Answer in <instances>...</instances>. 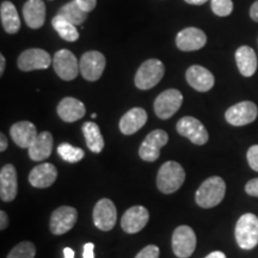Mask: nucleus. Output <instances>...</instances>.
Instances as JSON below:
<instances>
[{"label": "nucleus", "instance_id": "f257e3e1", "mask_svg": "<svg viewBox=\"0 0 258 258\" xmlns=\"http://www.w3.org/2000/svg\"><path fill=\"white\" fill-rule=\"evenodd\" d=\"M226 194L225 180L219 176L206 179L195 194L196 203L202 208H213L220 205Z\"/></svg>", "mask_w": 258, "mask_h": 258}, {"label": "nucleus", "instance_id": "f03ea898", "mask_svg": "<svg viewBox=\"0 0 258 258\" xmlns=\"http://www.w3.org/2000/svg\"><path fill=\"white\" fill-rule=\"evenodd\" d=\"M185 171L177 161H166L158 171L157 186L163 194H173L183 185Z\"/></svg>", "mask_w": 258, "mask_h": 258}, {"label": "nucleus", "instance_id": "7ed1b4c3", "mask_svg": "<svg viewBox=\"0 0 258 258\" xmlns=\"http://www.w3.org/2000/svg\"><path fill=\"white\" fill-rule=\"evenodd\" d=\"M235 240L240 249L251 250L258 244V218L252 213L241 215L235 225Z\"/></svg>", "mask_w": 258, "mask_h": 258}, {"label": "nucleus", "instance_id": "20e7f679", "mask_svg": "<svg viewBox=\"0 0 258 258\" xmlns=\"http://www.w3.org/2000/svg\"><path fill=\"white\" fill-rule=\"evenodd\" d=\"M165 73V66L158 59H150L139 67L135 74V86L140 90L154 88Z\"/></svg>", "mask_w": 258, "mask_h": 258}, {"label": "nucleus", "instance_id": "39448f33", "mask_svg": "<svg viewBox=\"0 0 258 258\" xmlns=\"http://www.w3.org/2000/svg\"><path fill=\"white\" fill-rule=\"evenodd\" d=\"M182 103V92L176 89L165 90L154 101V112L161 120H167L179 110Z\"/></svg>", "mask_w": 258, "mask_h": 258}, {"label": "nucleus", "instance_id": "423d86ee", "mask_svg": "<svg viewBox=\"0 0 258 258\" xmlns=\"http://www.w3.org/2000/svg\"><path fill=\"white\" fill-rule=\"evenodd\" d=\"M196 234L189 226H179L172 234V251L178 258H189L196 249Z\"/></svg>", "mask_w": 258, "mask_h": 258}, {"label": "nucleus", "instance_id": "0eeeda50", "mask_svg": "<svg viewBox=\"0 0 258 258\" xmlns=\"http://www.w3.org/2000/svg\"><path fill=\"white\" fill-rule=\"evenodd\" d=\"M169 141V135L163 129H156L145 138V140L139 148V156L145 161H156L160 156L161 147H164Z\"/></svg>", "mask_w": 258, "mask_h": 258}, {"label": "nucleus", "instance_id": "6e6552de", "mask_svg": "<svg viewBox=\"0 0 258 258\" xmlns=\"http://www.w3.org/2000/svg\"><path fill=\"white\" fill-rule=\"evenodd\" d=\"M53 66L57 76L62 80L70 82L77 78L80 72L79 62L72 51L69 49H61L56 51L53 59Z\"/></svg>", "mask_w": 258, "mask_h": 258}, {"label": "nucleus", "instance_id": "1a4fd4ad", "mask_svg": "<svg viewBox=\"0 0 258 258\" xmlns=\"http://www.w3.org/2000/svg\"><path fill=\"white\" fill-rule=\"evenodd\" d=\"M257 105L252 102L244 101L228 108L225 114V118L230 124L235 125V127H240V125L252 123L257 118Z\"/></svg>", "mask_w": 258, "mask_h": 258}, {"label": "nucleus", "instance_id": "9d476101", "mask_svg": "<svg viewBox=\"0 0 258 258\" xmlns=\"http://www.w3.org/2000/svg\"><path fill=\"white\" fill-rule=\"evenodd\" d=\"M176 129L182 137L188 138L192 144L199 145V146L205 145L209 139L208 132L205 128V125L201 123V121L191 117V116H184V117L180 118L177 122Z\"/></svg>", "mask_w": 258, "mask_h": 258}, {"label": "nucleus", "instance_id": "9b49d317", "mask_svg": "<svg viewBox=\"0 0 258 258\" xmlns=\"http://www.w3.org/2000/svg\"><path fill=\"white\" fill-rule=\"evenodd\" d=\"M105 56L97 50L86 51L79 62L80 73L89 82H96L101 78L105 69Z\"/></svg>", "mask_w": 258, "mask_h": 258}, {"label": "nucleus", "instance_id": "f8f14e48", "mask_svg": "<svg viewBox=\"0 0 258 258\" xmlns=\"http://www.w3.org/2000/svg\"><path fill=\"white\" fill-rule=\"evenodd\" d=\"M117 221V211L114 202L109 199H102L93 208V222L101 231H110Z\"/></svg>", "mask_w": 258, "mask_h": 258}, {"label": "nucleus", "instance_id": "ddd939ff", "mask_svg": "<svg viewBox=\"0 0 258 258\" xmlns=\"http://www.w3.org/2000/svg\"><path fill=\"white\" fill-rule=\"evenodd\" d=\"M78 219V212L76 208L62 206L56 208L50 217V231L53 234L61 235L72 230Z\"/></svg>", "mask_w": 258, "mask_h": 258}, {"label": "nucleus", "instance_id": "4468645a", "mask_svg": "<svg viewBox=\"0 0 258 258\" xmlns=\"http://www.w3.org/2000/svg\"><path fill=\"white\" fill-rule=\"evenodd\" d=\"M51 56L49 53L40 48H31V49L24 50L18 56L17 64L19 70L29 72L35 70H46L50 66Z\"/></svg>", "mask_w": 258, "mask_h": 258}, {"label": "nucleus", "instance_id": "2eb2a0df", "mask_svg": "<svg viewBox=\"0 0 258 258\" xmlns=\"http://www.w3.org/2000/svg\"><path fill=\"white\" fill-rule=\"evenodd\" d=\"M207 43V36L201 29L185 28L178 32L176 37V44L178 49L183 51H194L201 49Z\"/></svg>", "mask_w": 258, "mask_h": 258}, {"label": "nucleus", "instance_id": "dca6fc26", "mask_svg": "<svg viewBox=\"0 0 258 258\" xmlns=\"http://www.w3.org/2000/svg\"><path fill=\"white\" fill-rule=\"evenodd\" d=\"M150 220V213L143 206H134L125 211L121 219V226L127 233H138Z\"/></svg>", "mask_w": 258, "mask_h": 258}, {"label": "nucleus", "instance_id": "f3484780", "mask_svg": "<svg viewBox=\"0 0 258 258\" xmlns=\"http://www.w3.org/2000/svg\"><path fill=\"white\" fill-rule=\"evenodd\" d=\"M186 82L199 92H207L214 86V76L212 72L200 64L190 66L185 73Z\"/></svg>", "mask_w": 258, "mask_h": 258}, {"label": "nucleus", "instance_id": "a211bd4d", "mask_svg": "<svg viewBox=\"0 0 258 258\" xmlns=\"http://www.w3.org/2000/svg\"><path fill=\"white\" fill-rule=\"evenodd\" d=\"M17 171L12 164H6L0 171V198H2V201H14L17 196Z\"/></svg>", "mask_w": 258, "mask_h": 258}, {"label": "nucleus", "instance_id": "6ab92c4d", "mask_svg": "<svg viewBox=\"0 0 258 258\" xmlns=\"http://www.w3.org/2000/svg\"><path fill=\"white\" fill-rule=\"evenodd\" d=\"M57 178V170L53 164L43 163L35 166L29 175V182L35 188H48Z\"/></svg>", "mask_w": 258, "mask_h": 258}, {"label": "nucleus", "instance_id": "aec40b11", "mask_svg": "<svg viewBox=\"0 0 258 258\" xmlns=\"http://www.w3.org/2000/svg\"><path fill=\"white\" fill-rule=\"evenodd\" d=\"M12 140L21 148H29L36 140L37 131L34 123L29 121H21L12 125L10 129Z\"/></svg>", "mask_w": 258, "mask_h": 258}, {"label": "nucleus", "instance_id": "412c9836", "mask_svg": "<svg viewBox=\"0 0 258 258\" xmlns=\"http://www.w3.org/2000/svg\"><path fill=\"white\" fill-rule=\"evenodd\" d=\"M86 109L83 102L73 97H66L57 105V115L67 123H72L85 116Z\"/></svg>", "mask_w": 258, "mask_h": 258}, {"label": "nucleus", "instance_id": "4be33fe9", "mask_svg": "<svg viewBox=\"0 0 258 258\" xmlns=\"http://www.w3.org/2000/svg\"><path fill=\"white\" fill-rule=\"evenodd\" d=\"M147 122V112L143 108H133L125 112L120 120V131L124 135L137 133Z\"/></svg>", "mask_w": 258, "mask_h": 258}, {"label": "nucleus", "instance_id": "5701e85b", "mask_svg": "<svg viewBox=\"0 0 258 258\" xmlns=\"http://www.w3.org/2000/svg\"><path fill=\"white\" fill-rule=\"evenodd\" d=\"M23 16L29 28L40 29L46 21V5L42 0H28L23 6Z\"/></svg>", "mask_w": 258, "mask_h": 258}, {"label": "nucleus", "instance_id": "b1692460", "mask_svg": "<svg viewBox=\"0 0 258 258\" xmlns=\"http://www.w3.org/2000/svg\"><path fill=\"white\" fill-rule=\"evenodd\" d=\"M28 150L31 160L42 161L47 159L53 151V135L49 132H42Z\"/></svg>", "mask_w": 258, "mask_h": 258}, {"label": "nucleus", "instance_id": "393cba45", "mask_svg": "<svg viewBox=\"0 0 258 258\" xmlns=\"http://www.w3.org/2000/svg\"><path fill=\"white\" fill-rule=\"evenodd\" d=\"M235 61L241 76L252 77L257 71V56L252 48L241 46L235 51Z\"/></svg>", "mask_w": 258, "mask_h": 258}, {"label": "nucleus", "instance_id": "a878e982", "mask_svg": "<svg viewBox=\"0 0 258 258\" xmlns=\"http://www.w3.org/2000/svg\"><path fill=\"white\" fill-rule=\"evenodd\" d=\"M0 18H2L3 28L8 34H16L21 29V19H19L17 9L11 2L2 3Z\"/></svg>", "mask_w": 258, "mask_h": 258}, {"label": "nucleus", "instance_id": "bb28decb", "mask_svg": "<svg viewBox=\"0 0 258 258\" xmlns=\"http://www.w3.org/2000/svg\"><path fill=\"white\" fill-rule=\"evenodd\" d=\"M83 133L86 145L93 153H101L104 148V139L95 122H85L83 125Z\"/></svg>", "mask_w": 258, "mask_h": 258}, {"label": "nucleus", "instance_id": "cd10ccee", "mask_svg": "<svg viewBox=\"0 0 258 258\" xmlns=\"http://www.w3.org/2000/svg\"><path fill=\"white\" fill-rule=\"evenodd\" d=\"M51 25L59 34V36L64 41L74 42L79 38V32L77 30L76 25L71 23L70 21H67L66 18H63L62 16H55L53 21H51Z\"/></svg>", "mask_w": 258, "mask_h": 258}, {"label": "nucleus", "instance_id": "c85d7f7f", "mask_svg": "<svg viewBox=\"0 0 258 258\" xmlns=\"http://www.w3.org/2000/svg\"><path fill=\"white\" fill-rule=\"evenodd\" d=\"M62 16L63 18H66L67 21H70L71 23L77 25H82L84 22L88 18V12L84 11V10L78 5V3L76 0H72V2L64 4L62 8L60 9L59 14Z\"/></svg>", "mask_w": 258, "mask_h": 258}, {"label": "nucleus", "instance_id": "c756f323", "mask_svg": "<svg viewBox=\"0 0 258 258\" xmlns=\"http://www.w3.org/2000/svg\"><path fill=\"white\" fill-rule=\"evenodd\" d=\"M57 153L67 163H78L85 156L82 148L74 147L72 145L63 143L57 147Z\"/></svg>", "mask_w": 258, "mask_h": 258}, {"label": "nucleus", "instance_id": "7c9ffc66", "mask_svg": "<svg viewBox=\"0 0 258 258\" xmlns=\"http://www.w3.org/2000/svg\"><path fill=\"white\" fill-rule=\"evenodd\" d=\"M36 247L31 241H22L10 251L8 258H34Z\"/></svg>", "mask_w": 258, "mask_h": 258}, {"label": "nucleus", "instance_id": "2f4dec72", "mask_svg": "<svg viewBox=\"0 0 258 258\" xmlns=\"http://www.w3.org/2000/svg\"><path fill=\"white\" fill-rule=\"evenodd\" d=\"M212 10L219 17L230 16L233 11V3L232 0H211Z\"/></svg>", "mask_w": 258, "mask_h": 258}, {"label": "nucleus", "instance_id": "473e14b6", "mask_svg": "<svg viewBox=\"0 0 258 258\" xmlns=\"http://www.w3.org/2000/svg\"><path fill=\"white\" fill-rule=\"evenodd\" d=\"M159 247L156 245H148L139 252L135 258H159Z\"/></svg>", "mask_w": 258, "mask_h": 258}, {"label": "nucleus", "instance_id": "72a5a7b5", "mask_svg": "<svg viewBox=\"0 0 258 258\" xmlns=\"http://www.w3.org/2000/svg\"><path fill=\"white\" fill-rule=\"evenodd\" d=\"M246 157L251 169L258 172V145H253L249 148Z\"/></svg>", "mask_w": 258, "mask_h": 258}, {"label": "nucleus", "instance_id": "f704fd0d", "mask_svg": "<svg viewBox=\"0 0 258 258\" xmlns=\"http://www.w3.org/2000/svg\"><path fill=\"white\" fill-rule=\"evenodd\" d=\"M245 191H246L247 195L258 198V178L249 180V182L246 183V185H245Z\"/></svg>", "mask_w": 258, "mask_h": 258}, {"label": "nucleus", "instance_id": "c9c22d12", "mask_svg": "<svg viewBox=\"0 0 258 258\" xmlns=\"http://www.w3.org/2000/svg\"><path fill=\"white\" fill-rule=\"evenodd\" d=\"M76 2L78 3L80 8H82L84 11L88 12V14L91 12L97 5V0H76Z\"/></svg>", "mask_w": 258, "mask_h": 258}, {"label": "nucleus", "instance_id": "e433bc0d", "mask_svg": "<svg viewBox=\"0 0 258 258\" xmlns=\"http://www.w3.org/2000/svg\"><path fill=\"white\" fill-rule=\"evenodd\" d=\"M83 258H95V245L92 243H86L84 245Z\"/></svg>", "mask_w": 258, "mask_h": 258}, {"label": "nucleus", "instance_id": "4c0bfd02", "mask_svg": "<svg viewBox=\"0 0 258 258\" xmlns=\"http://www.w3.org/2000/svg\"><path fill=\"white\" fill-rule=\"evenodd\" d=\"M9 225V217L4 211L0 212V230H5Z\"/></svg>", "mask_w": 258, "mask_h": 258}, {"label": "nucleus", "instance_id": "58836bf2", "mask_svg": "<svg viewBox=\"0 0 258 258\" xmlns=\"http://www.w3.org/2000/svg\"><path fill=\"white\" fill-rule=\"evenodd\" d=\"M250 17L258 23V0L254 2L250 9Z\"/></svg>", "mask_w": 258, "mask_h": 258}, {"label": "nucleus", "instance_id": "ea45409f", "mask_svg": "<svg viewBox=\"0 0 258 258\" xmlns=\"http://www.w3.org/2000/svg\"><path fill=\"white\" fill-rule=\"evenodd\" d=\"M8 148V139H6L5 134H0V151L4 152V151Z\"/></svg>", "mask_w": 258, "mask_h": 258}, {"label": "nucleus", "instance_id": "a19ab883", "mask_svg": "<svg viewBox=\"0 0 258 258\" xmlns=\"http://www.w3.org/2000/svg\"><path fill=\"white\" fill-rule=\"evenodd\" d=\"M205 258H227V257H226V254L224 252H221V251H214V252L209 253L208 256Z\"/></svg>", "mask_w": 258, "mask_h": 258}, {"label": "nucleus", "instance_id": "79ce46f5", "mask_svg": "<svg viewBox=\"0 0 258 258\" xmlns=\"http://www.w3.org/2000/svg\"><path fill=\"white\" fill-rule=\"evenodd\" d=\"M63 257L64 258H74V251L71 249V247H64Z\"/></svg>", "mask_w": 258, "mask_h": 258}, {"label": "nucleus", "instance_id": "37998d69", "mask_svg": "<svg viewBox=\"0 0 258 258\" xmlns=\"http://www.w3.org/2000/svg\"><path fill=\"white\" fill-rule=\"evenodd\" d=\"M207 2L208 0H185V3H188L190 5H203Z\"/></svg>", "mask_w": 258, "mask_h": 258}, {"label": "nucleus", "instance_id": "c03bdc74", "mask_svg": "<svg viewBox=\"0 0 258 258\" xmlns=\"http://www.w3.org/2000/svg\"><path fill=\"white\" fill-rule=\"evenodd\" d=\"M5 63H6L5 56H4V55H0V74L4 73V71H5Z\"/></svg>", "mask_w": 258, "mask_h": 258}]
</instances>
